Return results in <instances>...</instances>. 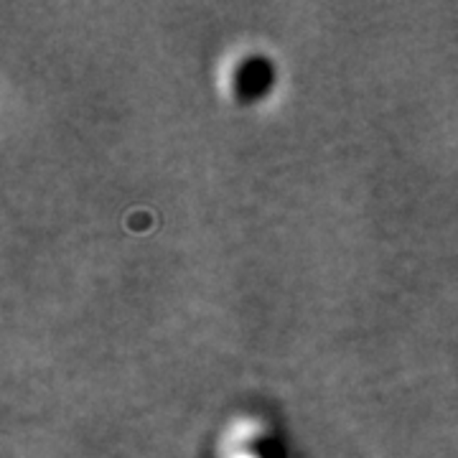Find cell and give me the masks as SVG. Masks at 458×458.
I'll return each instance as SVG.
<instances>
[{
  "label": "cell",
  "mask_w": 458,
  "mask_h": 458,
  "mask_svg": "<svg viewBox=\"0 0 458 458\" xmlns=\"http://www.w3.org/2000/svg\"><path fill=\"white\" fill-rule=\"evenodd\" d=\"M232 87H234V95L245 102L262 98L273 87V66L267 64V59H262V56H247L234 69Z\"/></svg>",
  "instance_id": "obj_1"
}]
</instances>
